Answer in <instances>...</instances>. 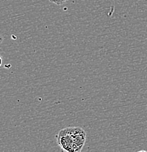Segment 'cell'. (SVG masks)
I'll return each mask as SVG.
<instances>
[{"label": "cell", "mask_w": 147, "mask_h": 152, "mask_svg": "<svg viewBox=\"0 0 147 152\" xmlns=\"http://www.w3.org/2000/svg\"><path fill=\"white\" fill-rule=\"evenodd\" d=\"M2 42H3V37H1V35H0V45H1V44L2 43Z\"/></svg>", "instance_id": "3957f363"}, {"label": "cell", "mask_w": 147, "mask_h": 152, "mask_svg": "<svg viewBox=\"0 0 147 152\" xmlns=\"http://www.w3.org/2000/svg\"><path fill=\"white\" fill-rule=\"evenodd\" d=\"M49 1L50 2L53 3V4H56V5H61V4H63L68 0H49Z\"/></svg>", "instance_id": "7a4b0ae2"}, {"label": "cell", "mask_w": 147, "mask_h": 152, "mask_svg": "<svg viewBox=\"0 0 147 152\" xmlns=\"http://www.w3.org/2000/svg\"><path fill=\"white\" fill-rule=\"evenodd\" d=\"M86 140V132L80 127H67L57 134V144L63 151H81Z\"/></svg>", "instance_id": "6da1fadb"}, {"label": "cell", "mask_w": 147, "mask_h": 152, "mask_svg": "<svg viewBox=\"0 0 147 152\" xmlns=\"http://www.w3.org/2000/svg\"><path fill=\"white\" fill-rule=\"evenodd\" d=\"M1 64H2V58H1V57L0 56V67H1Z\"/></svg>", "instance_id": "277c9868"}]
</instances>
